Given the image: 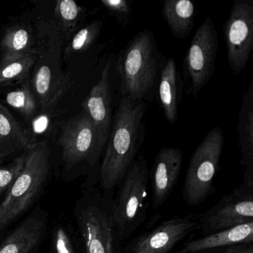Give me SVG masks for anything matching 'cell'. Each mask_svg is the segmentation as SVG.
<instances>
[{"mask_svg":"<svg viewBox=\"0 0 253 253\" xmlns=\"http://www.w3.org/2000/svg\"><path fill=\"white\" fill-rule=\"evenodd\" d=\"M144 101L122 98L114 115L109 140L99 169L100 189L114 197L128 169L137 158L145 137Z\"/></svg>","mask_w":253,"mask_h":253,"instance_id":"obj_1","label":"cell"},{"mask_svg":"<svg viewBox=\"0 0 253 253\" xmlns=\"http://www.w3.org/2000/svg\"><path fill=\"white\" fill-rule=\"evenodd\" d=\"M158 48L153 33L143 30L136 35L117 59L122 98L134 102L147 98L155 85Z\"/></svg>","mask_w":253,"mask_h":253,"instance_id":"obj_2","label":"cell"},{"mask_svg":"<svg viewBox=\"0 0 253 253\" xmlns=\"http://www.w3.org/2000/svg\"><path fill=\"white\" fill-rule=\"evenodd\" d=\"M113 199L99 188L85 192L78 201L75 215L84 253H121Z\"/></svg>","mask_w":253,"mask_h":253,"instance_id":"obj_3","label":"cell"},{"mask_svg":"<svg viewBox=\"0 0 253 253\" xmlns=\"http://www.w3.org/2000/svg\"><path fill=\"white\" fill-rule=\"evenodd\" d=\"M23 171L0 205V231L18 218L36 201L45 187L50 171L46 142L35 143L25 150Z\"/></svg>","mask_w":253,"mask_h":253,"instance_id":"obj_4","label":"cell"},{"mask_svg":"<svg viewBox=\"0 0 253 253\" xmlns=\"http://www.w3.org/2000/svg\"><path fill=\"white\" fill-rule=\"evenodd\" d=\"M149 171L143 154L137 155L119 185L112 213L122 244L144 223L147 215Z\"/></svg>","mask_w":253,"mask_h":253,"instance_id":"obj_5","label":"cell"},{"mask_svg":"<svg viewBox=\"0 0 253 253\" xmlns=\"http://www.w3.org/2000/svg\"><path fill=\"white\" fill-rule=\"evenodd\" d=\"M223 140L221 128L214 127L194 152L183 184V198L188 205L202 204L214 192L213 181L218 170Z\"/></svg>","mask_w":253,"mask_h":253,"instance_id":"obj_6","label":"cell"},{"mask_svg":"<svg viewBox=\"0 0 253 253\" xmlns=\"http://www.w3.org/2000/svg\"><path fill=\"white\" fill-rule=\"evenodd\" d=\"M218 39L214 22L207 17L195 32L183 64V85L186 94L196 97L214 73Z\"/></svg>","mask_w":253,"mask_h":253,"instance_id":"obj_7","label":"cell"},{"mask_svg":"<svg viewBox=\"0 0 253 253\" xmlns=\"http://www.w3.org/2000/svg\"><path fill=\"white\" fill-rule=\"evenodd\" d=\"M253 222V185L243 182L198 218L204 235Z\"/></svg>","mask_w":253,"mask_h":253,"instance_id":"obj_8","label":"cell"},{"mask_svg":"<svg viewBox=\"0 0 253 253\" xmlns=\"http://www.w3.org/2000/svg\"><path fill=\"white\" fill-rule=\"evenodd\" d=\"M223 33L229 67L238 75L247 66L253 51V0L234 1Z\"/></svg>","mask_w":253,"mask_h":253,"instance_id":"obj_9","label":"cell"},{"mask_svg":"<svg viewBox=\"0 0 253 253\" xmlns=\"http://www.w3.org/2000/svg\"><path fill=\"white\" fill-rule=\"evenodd\" d=\"M198 227V219L192 215L164 220L133 238L124 249V253H171Z\"/></svg>","mask_w":253,"mask_h":253,"instance_id":"obj_10","label":"cell"},{"mask_svg":"<svg viewBox=\"0 0 253 253\" xmlns=\"http://www.w3.org/2000/svg\"><path fill=\"white\" fill-rule=\"evenodd\" d=\"M59 144L67 169H72L83 162L91 167L97 163L94 155V127L91 118L84 110L63 124Z\"/></svg>","mask_w":253,"mask_h":253,"instance_id":"obj_11","label":"cell"},{"mask_svg":"<svg viewBox=\"0 0 253 253\" xmlns=\"http://www.w3.org/2000/svg\"><path fill=\"white\" fill-rule=\"evenodd\" d=\"M112 62H108L100 79L91 88L83 103V110L91 118L95 137V159L98 162L106 146L112 125L110 72Z\"/></svg>","mask_w":253,"mask_h":253,"instance_id":"obj_12","label":"cell"},{"mask_svg":"<svg viewBox=\"0 0 253 253\" xmlns=\"http://www.w3.org/2000/svg\"><path fill=\"white\" fill-rule=\"evenodd\" d=\"M183 164L181 149L164 147L157 154L149 179L151 182L152 207L164 205L177 184Z\"/></svg>","mask_w":253,"mask_h":253,"instance_id":"obj_13","label":"cell"},{"mask_svg":"<svg viewBox=\"0 0 253 253\" xmlns=\"http://www.w3.org/2000/svg\"><path fill=\"white\" fill-rule=\"evenodd\" d=\"M253 244V222L189 240L174 253H207L215 249Z\"/></svg>","mask_w":253,"mask_h":253,"instance_id":"obj_14","label":"cell"},{"mask_svg":"<svg viewBox=\"0 0 253 253\" xmlns=\"http://www.w3.org/2000/svg\"><path fill=\"white\" fill-rule=\"evenodd\" d=\"M45 229V216H29L0 245V253H31L42 241Z\"/></svg>","mask_w":253,"mask_h":253,"instance_id":"obj_15","label":"cell"},{"mask_svg":"<svg viewBox=\"0 0 253 253\" xmlns=\"http://www.w3.org/2000/svg\"><path fill=\"white\" fill-rule=\"evenodd\" d=\"M181 87L175 60L170 57L167 59L161 70L158 89L160 103L169 124H174L178 118L179 103L183 90Z\"/></svg>","mask_w":253,"mask_h":253,"instance_id":"obj_16","label":"cell"},{"mask_svg":"<svg viewBox=\"0 0 253 253\" xmlns=\"http://www.w3.org/2000/svg\"><path fill=\"white\" fill-rule=\"evenodd\" d=\"M238 137L241 148V164L244 170H253V80L242 98L238 116Z\"/></svg>","mask_w":253,"mask_h":253,"instance_id":"obj_17","label":"cell"},{"mask_svg":"<svg viewBox=\"0 0 253 253\" xmlns=\"http://www.w3.org/2000/svg\"><path fill=\"white\" fill-rule=\"evenodd\" d=\"M196 6L190 0H167L162 14L172 35L179 39L189 36L194 26Z\"/></svg>","mask_w":253,"mask_h":253,"instance_id":"obj_18","label":"cell"},{"mask_svg":"<svg viewBox=\"0 0 253 253\" xmlns=\"http://www.w3.org/2000/svg\"><path fill=\"white\" fill-rule=\"evenodd\" d=\"M68 80V78H56L47 65L39 66L33 83L42 110H47L58 100L66 90Z\"/></svg>","mask_w":253,"mask_h":253,"instance_id":"obj_19","label":"cell"},{"mask_svg":"<svg viewBox=\"0 0 253 253\" xmlns=\"http://www.w3.org/2000/svg\"><path fill=\"white\" fill-rule=\"evenodd\" d=\"M34 143L26 129L0 102V149L14 152L26 150Z\"/></svg>","mask_w":253,"mask_h":253,"instance_id":"obj_20","label":"cell"},{"mask_svg":"<svg viewBox=\"0 0 253 253\" xmlns=\"http://www.w3.org/2000/svg\"><path fill=\"white\" fill-rule=\"evenodd\" d=\"M1 60H9L37 53L34 48L32 31L24 26H16L6 31L1 42Z\"/></svg>","mask_w":253,"mask_h":253,"instance_id":"obj_21","label":"cell"},{"mask_svg":"<svg viewBox=\"0 0 253 253\" xmlns=\"http://www.w3.org/2000/svg\"><path fill=\"white\" fill-rule=\"evenodd\" d=\"M37 53L0 62V85L23 81L37 60Z\"/></svg>","mask_w":253,"mask_h":253,"instance_id":"obj_22","label":"cell"},{"mask_svg":"<svg viewBox=\"0 0 253 253\" xmlns=\"http://www.w3.org/2000/svg\"><path fill=\"white\" fill-rule=\"evenodd\" d=\"M83 8L73 0H61L56 4V18L66 35L75 32L83 14Z\"/></svg>","mask_w":253,"mask_h":253,"instance_id":"obj_23","label":"cell"},{"mask_svg":"<svg viewBox=\"0 0 253 253\" xmlns=\"http://www.w3.org/2000/svg\"><path fill=\"white\" fill-rule=\"evenodd\" d=\"M5 101L26 118H32L36 113L37 102L29 83L23 84L17 90L8 92L5 96Z\"/></svg>","mask_w":253,"mask_h":253,"instance_id":"obj_24","label":"cell"},{"mask_svg":"<svg viewBox=\"0 0 253 253\" xmlns=\"http://www.w3.org/2000/svg\"><path fill=\"white\" fill-rule=\"evenodd\" d=\"M102 28L101 21H94L83 28L74 36L67 47L66 53L71 54L78 51H84L89 48L96 41Z\"/></svg>","mask_w":253,"mask_h":253,"instance_id":"obj_25","label":"cell"},{"mask_svg":"<svg viewBox=\"0 0 253 253\" xmlns=\"http://www.w3.org/2000/svg\"><path fill=\"white\" fill-rule=\"evenodd\" d=\"M25 153L13 160L8 166L0 169V195L8 190L23 171Z\"/></svg>","mask_w":253,"mask_h":253,"instance_id":"obj_26","label":"cell"},{"mask_svg":"<svg viewBox=\"0 0 253 253\" xmlns=\"http://www.w3.org/2000/svg\"><path fill=\"white\" fill-rule=\"evenodd\" d=\"M102 5L112 14L121 26H125L129 23L132 8L131 2L127 0H102Z\"/></svg>","mask_w":253,"mask_h":253,"instance_id":"obj_27","label":"cell"},{"mask_svg":"<svg viewBox=\"0 0 253 253\" xmlns=\"http://www.w3.org/2000/svg\"><path fill=\"white\" fill-rule=\"evenodd\" d=\"M53 241L56 253H75L72 241L67 232L61 226L55 229Z\"/></svg>","mask_w":253,"mask_h":253,"instance_id":"obj_28","label":"cell"},{"mask_svg":"<svg viewBox=\"0 0 253 253\" xmlns=\"http://www.w3.org/2000/svg\"><path fill=\"white\" fill-rule=\"evenodd\" d=\"M250 245H251V244L232 246V247H226V249L221 250L219 253H246Z\"/></svg>","mask_w":253,"mask_h":253,"instance_id":"obj_29","label":"cell"},{"mask_svg":"<svg viewBox=\"0 0 253 253\" xmlns=\"http://www.w3.org/2000/svg\"><path fill=\"white\" fill-rule=\"evenodd\" d=\"M11 153H13V152L11 151L5 150V149H0V164L3 161V160L5 159L6 157H8V155H11Z\"/></svg>","mask_w":253,"mask_h":253,"instance_id":"obj_30","label":"cell"},{"mask_svg":"<svg viewBox=\"0 0 253 253\" xmlns=\"http://www.w3.org/2000/svg\"><path fill=\"white\" fill-rule=\"evenodd\" d=\"M246 253H253V244L249 246L248 249H247Z\"/></svg>","mask_w":253,"mask_h":253,"instance_id":"obj_31","label":"cell"},{"mask_svg":"<svg viewBox=\"0 0 253 253\" xmlns=\"http://www.w3.org/2000/svg\"><path fill=\"white\" fill-rule=\"evenodd\" d=\"M207 253H208V252H207Z\"/></svg>","mask_w":253,"mask_h":253,"instance_id":"obj_32","label":"cell"}]
</instances>
